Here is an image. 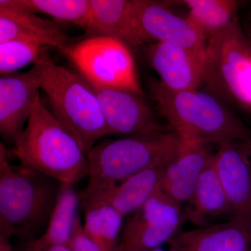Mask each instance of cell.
Returning a JSON list of instances; mask_svg holds the SVG:
<instances>
[{
	"label": "cell",
	"mask_w": 251,
	"mask_h": 251,
	"mask_svg": "<svg viewBox=\"0 0 251 251\" xmlns=\"http://www.w3.org/2000/svg\"><path fill=\"white\" fill-rule=\"evenodd\" d=\"M110 134H150L168 129L155 118L141 95L121 89L92 85Z\"/></svg>",
	"instance_id": "obj_11"
},
{
	"label": "cell",
	"mask_w": 251,
	"mask_h": 251,
	"mask_svg": "<svg viewBox=\"0 0 251 251\" xmlns=\"http://www.w3.org/2000/svg\"><path fill=\"white\" fill-rule=\"evenodd\" d=\"M18 251H72L70 247L63 245H50L41 242L39 238L27 242H21Z\"/></svg>",
	"instance_id": "obj_26"
},
{
	"label": "cell",
	"mask_w": 251,
	"mask_h": 251,
	"mask_svg": "<svg viewBox=\"0 0 251 251\" xmlns=\"http://www.w3.org/2000/svg\"><path fill=\"white\" fill-rule=\"evenodd\" d=\"M11 154L0 143V235L27 242L48 226L61 183L11 164Z\"/></svg>",
	"instance_id": "obj_3"
},
{
	"label": "cell",
	"mask_w": 251,
	"mask_h": 251,
	"mask_svg": "<svg viewBox=\"0 0 251 251\" xmlns=\"http://www.w3.org/2000/svg\"><path fill=\"white\" fill-rule=\"evenodd\" d=\"M214 161L232 208L230 219L251 226V160L242 142L219 146Z\"/></svg>",
	"instance_id": "obj_12"
},
{
	"label": "cell",
	"mask_w": 251,
	"mask_h": 251,
	"mask_svg": "<svg viewBox=\"0 0 251 251\" xmlns=\"http://www.w3.org/2000/svg\"><path fill=\"white\" fill-rule=\"evenodd\" d=\"M202 82L223 101L251 114V41L237 20L208 41Z\"/></svg>",
	"instance_id": "obj_6"
},
{
	"label": "cell",
	"mask_w": 251,
	"mask_h": 251,
	"mask_svg": "<svg viewBox=\"0 0 251 251\" xmlns=\"http://www.w3.org/2000/svg\"><path fill=\"white\" fill-rule=\"evenodd\" d=\"M149 60L166 88L175 92L198 90L202 83L203 58L168 43L149 47Z\"/></svg>",
	"instance_id": "obj_13"
},
{
	"label": "cell",
	"mask_w": 251,
	"mask_h": 251,
	"mask_svg": "<svg viewBox=\"0 0 251 251\" xmlns=\"http://www.w3.org/2000/svg\"><path fill=\"white\" fill-rule=\"evenodd\" d=\"M166 168L153 167L127 178L112 188L102 202L110 203L124 217L130 216L161 191Z\"/></svg>",
	"instance_id": "obj_19"
},
{
	"label": "cell",
	"mask_w": 251,
	"mask_h": 251,
	"mask_svg": "<svg viewBox=\"0 0 251 251\" xmlns=\"http://www.w3.org/2000/svg\"><path fill=\"white\" fill-rule=\"evenodd\" d=\"M149 251H166L164 250V249H162L161 247L157 248V249H153V250Z\"/></svg>",
	"instance_id": "obj_29"
},
{
	"label": "cell",
	"mask_w": 251,
	"mask_h": 251,
	"mask_svg": "<svg viewBox=\"0 0 251 251\" xmlns=\"http://www.w3.org/2000/svg\"><path fill=\"white\" fill-rule=\"evenodd\" d=\"M72 251H103L84 229L80 216L74 225V233L69 245Z\"/></svg>",
	"instance_id": "obj_25"
},
{
	"label": "cell",
	"mask_w": 251,
	"mask_h": 251,
	"mask_svg": "<svg viewBox=\"0 0 251 251\" xmlns=\"http://www.w3.org/2000/svg\"><path fill=\"white\" fill-rule=\"evenodd\" d=\"M79 206L80 193L74 185L61 184L49 224L44 233L38 238L45 244L69 247Z\"/></svg>",
	"instance_id": "obj_20"
},
{
	"label": "cell",
	"mask_w": 251,
	"mask_h": 251,
	"mask_svg": "<svg viewBox=\"0 0 251 251\" xmlns=\"http://www.w3.org/2000/svg\"><path fill=\"white\" fill-rule=\"evenodd\" d=\"M82 210L86 233L103 251H118L125 217L107 202L91 204Z\"/></svg>",
	"instance_id": "obj_21"
},
{
	"label": "cell",
	"mask_w": 251,
	"mask_h": 251,
	"mask_svg": "<svg viewBox=\"0 0 251 251\" xmlns=\"http://www.w3.org/2000/svg\"><path fill=\"white\" fill-rule=\"evenodd\" d=\"M0 6L46 14L55 21L73 23L85 30L90 14V0H1Z\"/></svg>",
	"instance_id": "obj_23"
},
{
	"label": "cell",
	"mask_w": 251,
	"mask_h": 251,
	"mask_svg": "<svg viewBox=\"0 0 251 251\" xmlns=\"http://www.w3.org/2000/svg\"><path fill=\"white\" fill-rule=\"evenodd\" d=\"M129 0H90V14L87 34L91 36L116 38L127 45L138 47L145 44L130 14Z\"/></svg>",
	"instance_id": "obj_17"
},
{
	"label": "cell",
	"mask_w": 251,
	"mask_h": 251,
	"mask_svg": "<svg viewBox=\"0 0 251 251\" xmlns=\"http://www.w3.org/2000/svg\"><path fill=\"white\" fill-rule=\"evenodd\" d=\"M130 14L135 27L145 41L156 40L184 48L204 59L206 38L188 17L173 14L166 4L132 0Z\"/></svg>",
	"instance_id": "obj_9"
},
{
	"label": "cell",
	"mask_w": 251,
	"mask_h": 251,
	"mask_svg": "<svg viewBox=\"0 0 251 251\" xmlns=\"http://www.w3.org/2000/svg\"><path fill=\"white\" fill-rule=\"evenodd\" d=\"M170 251H246L251 226L234 219L177 234L168 242Z\"/></svg>",
	"instance_id": "obj_14"
},
{
	"label": "cell",
	"mask_w": 251,
	"mask_h": 251,
	"mask_svg": "<svg viewBox=\"0 0 251 251\" xmlns=\"http://www.w3.org/2000/svg\"><path fill=\"white\" fill-rule=\"evenodd\" d=\"M9 41L36 43L59 50L69 45V38L55 21L24 10L0 6V44Z\"/></svg>",
	"instance_id": "obj_15"
},
{
	"label": "cell",
	"mask_w": 251,
	"mask_h": 251,
	"mask_svg": "<svg viewBox=\"0 0 251 251\" xmlns=\"http://www.w3.org/2000/svg\"><path fill=\"white\" fill-rule=\"evenodd\" d=\"M188 18L209 39L237 21L239 1L234 0H184Z\"/></svg>",
	"instance_id": "obj_22"
},
{
	"label": "cell",
	"mask_w": 251,
	"mask_h": 251,
	"mask_svg": "<svg viewBox=\"0 0 251 251\" xmlns=\"http://www.w3.org/2000/svg\"><path fill=\"white\" fill-rule=\"evenodd\" d=\"M41 74L42 66L37 62L27 72L0 78V133L14 145L22 135L40 96Z\"/></svg>",
	"instance_id": "obj_10"
},
{
	"label": "cell",
	"mask_w": 251,
	"mask_h": 251,
	"mask_svg": "<svg viewBox=\"0 0 251 251\" xmlns=\"http://www.w3.org/2000/svg\"><path fill=\"white\" fill-rule=\"evenodd\" d=\"M150 90L167 128L185 142L221 146L251 138L245 124L210 92L198 89L175 92L161 82L153 83Z\"/></svg>",
	"instance_id": "obj_2"
},
{
	"label": "cell",
	"mask_w": 251,
	"mask_h": 251,
	"mask_svg": "<svg viewBox=\"0 0 251 251\" xmlns=\"http://www.w3.org/2000/svg\"><path fill=\"white\" fill-rule=\"evenodd\" d=\"M184 145L179 135L167 129L104 140L94 145L87 154L90 174L88 184L80 193V207L102 202L112 188L140 172L166 167Z\"/></svg>",
	"instance_id": "obj_1"
},
{
	"label": "cell",
	"mask_w": 251,
	"mask_h": 251,
	"mask_svg": "<svg viewBox=\"0 0 251 251\" xmlns=\"http://www.w3.org/2000/svg\"><path fill=\"white\" fill-rule=\"evenodd\" d=\"M186 220L181 204L157 192L124 223L118 251H149L179 234Z\"/></svg>",
	"instance_id": "obj_8"
},
{
	"label": "cell",
	"mask_w": 251,
	"mask_h": 251,
	"mask_svg": "<svg viewBox=\"0 0 251 251\" xmlns=\"http://www.w3.org/2000/svg\"><path fill=\"white\" fill-rule=\"evenodd\" d=\"M38 62L49 110L88 154L99 140L110 134L93 87L82 75L57 65L47 50Z\"/></svg>",
	"instance_id": "obj_5"
},
{
	"label": "cell",
	"mask_w": 251,
	"mask_h": 251,
	"mask_svg": "<svg viewBox=\"0 0 251 251\" xmlns=\"http://www.w3.org/2000/svg\"><path fill=\"white\" fill-rule=\"evenodd\" d=\"M242 143L251 160V138L247 141L242 142Z\"/></svg>",
	"instance_id": "obj_28"
},
{
	"label": "cell",
	"mask_w": 251,
	"mask_h": 251,
	"mask_svg": "<svg viewBox=\"0 0 251 251\" xmlns=\"http://www.w3.org/2000/svg\"><path fill=\"white\" fill-rule=\"evenodd\" d=\"M189 203L186 220L198 227H206V221L212 218L232 217V208L216 171L214 155L201 174Z\"/></svg>",
	"instance_id": "obj_18"
},
{
	"label": "cell",
	"mask_w": 251,
	"mask_h": 251,
	"mask_svg": "<svg viewBox=\"0 0 251 251\" xmlns=\"http://www.w3.org/2000/svg\"><path fill=\"white\" fill-rule=\"evenodd\" d=\"M212 157L205 145L184 141L179 154L165 169L162 191L180 204L191 202L198 180Z\"/></svg>",
	"instance_id": "obj_16"
},
{
	"label": "cell",
	"mask_w": 251,
	"mask_h": 251,
	"mask_svg": "<svg viewBox=\"0 0 251 251\" xmlns=\"http://www.w3.org/2000/svg\"><path fill=\"white\" fill-rule=\"evenodd\" d=\"M0 251H14L9 238L0 235Z\"/></svg>",
	"instance_id": "obj_27"
},
{
	"label": "cell",
	"mask_w": 251,
	"mask_h": 251,
	"mask_svg": "<svg viewBox=\"0 0 251 251\" xmlns=\"http://www.w3.org/2000/svg\"><path fill=\"white\" fill-rule=\"evenodd\" d=\"M246 251H251V250H249V249H248V250H247Z\"/></svg>",
	"instance_id": "obj_30"
},
{
	"label": "cell",
	"mask_w": 251,
	"mask_h": 251,
	"mask_svg": "<svg viewBox=\"0 0 251 251\" xmlns=\"http://www.w3.org/2000/svg\"><path fill=\"white\" fill-rule=\"evenodd\" d=\"M11 153L21 166L61 184L75 185L90 174L87 153L43 103L40 96Z\"/></svg>",
	"instance_id": "obj_4"
},
{
	"label": "cell",
	"mask_w": 251,
	"mask_h": 251,
	"mask_svg": "<svg viewBox=\"0 0 251 251\" xmlns=\"http://www.w3.org/2000/svg\"><path fill=\"white\" fill-rule=\"evenodd\" d=\"M48 46L23 41H9L0 44L1 75H11L34 63L47 50Z\"/></svg>",
	"instance_id": "obj_24"
},
{
	"label": "cell",
	"mask_w": 251,
	"mask_h": 251,
	"mask_svg": "<svg viewBox=\"0 0 251 251\" xmlns=\"http://www.w3.org/2000/svg\"><path fill=\"white\" fill-rule=\"evenodd\" d=\"M60 51L91 85L142 95L134 59L127 44L120 39L90 36Z\"/></svg>",
	"instance_id": "obj_7"
}]
</instances>
